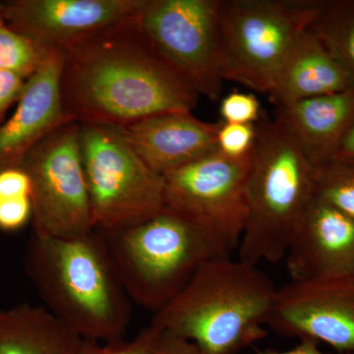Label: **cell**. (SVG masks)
Wrapping results in <instances>:
<instances>
[{
  "mask_svg": "<svg viewBox=\"0 0 354 354\" xmlns=\"http://www.w3.org/2000/svg\"><path fill=\"white\" fill-rule=\"evenodd\" d=\"M27 80L13 72L0 68V124L13 104L19 101Z\"/></svg>",
  "mask_w": 354,
  "mask_h": 354,
  "instance_id": "4316f807",
  "label": "cell"
},
{
  "mask_svg": "<svg viewBox=\"0 0 354 354\" xmlns=\"http://www.w3.org/2000/svg\"><path fill=\"white\" fill-rule=\"evenodd\" d=\"M309 30L341 65L354 90V0H322Z\"/></svg>",
  "mask_w": 354,
  "mask_h": 354,
  "instance_id": "d6986e66",
  "label": "cell"
},
{
  "mask_svg": "<svg viewBox=\"0 0 354 354\" xmlns=\"http://www.w3.org/2000/svg\"><path fill=\"white\" fill-rule=\"evenodd\" d=\"M251 158H230L218 150L164 176L165 208L201 228L230 255L239 249L245 227Z\"/></svg>",
  "mask_w": 354,
  "mask_h": 354,
  "instance_id": "9c48e42d",
  "label": "cell"
},
{
  "mask_svg": "<svg viewBox=\"0 0 354 354\" xmlns=\"http://www.w3.org/2000/svg\"><path fill=\"white\" fill-rule=\"evenodd\" d=\"M51 48L9 27L0 8V68L28 80L43 65Z\"/></svg>",
  "mask_w": 354,
  "mask_h": 354,
  "instance_id": "ffe728a7",
  "label": "cell"
},
{
  "mask_svg": "<svg viewBox=\"0 0 354 354\" xmlns=\"http://www.w3.org/2000/svg\"><path fill=\"white\" fill-rule=\"evenodd\" d=\"M221 122L176 111L113 128L151 169L165 176L216 152Z\"/></svg>",
  "mask_w": 354,
  "mask_h": 354,
  "instance_id": "5bb4252c",
  "label": "cell"
},
{
  "mask_svg": "<svg viewBox=\"0 0 354 354\" xmlns=\"http://www.w3.org/2000/svg\"><path fill=\"white\" fill-rule=\"evenodd\" d=\"M31 197L0 199V230L14 232L32 220Z\"/></svg>",
  "mask_w": 354,
  "mask_h": 354,
  "instance_id": "cb8c5ba5",
  "label": "cell"
},
{
  "mask_svg": "<svg viewBox=\"0 0 354 354\" xmlns=\"http://www.w3.org/2000/svg\"><path fill=\"white\" fill-rule=\"evenodd\" d=\"M145 0H11L2 2L6 24L48 48L138 15Z\"/></svg>",
  "mask_w": 354,
  "mask_h": 354,
  "instance_id": "7c38bea8",
  "label": "cell"
},
{
  "mask_svg": "<svg viewBox=\"0 0 354 354\" xmlns=\"http://www.w3.org/2000/svg\"><path fill=\"white\" fill-rule=\"evenodd\" d=\"M333 160L354 165V123L342 139Z\"/></svg>",
  "mask_w": 354,
  "mask_h": 354,
  "instance_id": "f1b7e54d",
  "label": "cell"
},
{
  "mask_svg": "<svg viewBox=\"0 0 354 354\" xmlns=\"http://www.w3.org/2000/svg\"><path fill=\"white\" fill-rule=\"evenodd\" d=\"M277 290L257 265L218 256L197 270L151 324L204 354H239L267 337Z\"/></svg>",
  "mask_w": 354,
  "mask_h": 354,
  "instance_id": "3957f363",
  "label": "cell"
},
{
  "mask_svg": "<svg viewBox=\"0 0 354 354\" xmlns=\"http://www.w3.org/2000/svg\"><path fill=\"white\" fill-rule=\"evenodd\" d=\"M221 121L234 124H257L261 120L259 100L252 93L232 92L221 102Z\"/></svg>",
  "mask_w": 354,
  "mask_h": 354,
  "instance_id": "603a6c76",
  "label": "cell"
},
{
  "mask_svg": "<svg viewBox=\"0 0 354 354\" xmlns=\"http://www.w3.org/2000/svg\"><path fill=\"white\" fill-rule=\"evenodd\" d=\"M160 333V329L150 324L132 341L121 339L106 344L109 346V354H153Z\"/></svg>",
  "mask_w": 354,
  "mask_h": 354,
  "instance_id": "d4e9b609",
  "label": "cell"
},
{
  "mask_svg": "<svg viewBox=\"0 0 354 354\" xmlns=\"http://www.w3.org/2000/svg\"><path fill=\"white\" fill-rule=\"evenodd\" d=\"M315 197L354 221V165L332 160L317 167Z\"/></svg>",
  "mask_w": 354,
  "mask_h": 354,
  "instance_id": "44dd1931",
  "label": "cell"
},
{
  "mask_svg": "<svg viewBox=\"0 0 354 354\" xmlns=\"http://www.w3.org/2000/svg\"><path fill=\"white\" fill-rule=\"evenodd\" d=\"M19 167L31 180L34 234L73 239L94 232L80 123L70 121L51 132L26 155Z\"/></svg>",
  "mask_w": 354,
  "mask_h": 354,
  "instance_id": "ba28073f",
  "label": "cell"
},
{
  "mask_svg": "<svg viewBox=\"0 0 354 354\" xmlns=\"http://www.w3.org/2000/svg\"><path fill=\"white\" fill-rule=\"evenodd\" d=\"M135 20L200 95L221 99L220 0H145Z\"/></svg>",
  "mask_w": 354,
  "mask_h": 354,
  "instance_id": "30bf717a",
  "label": "cell"
},
{
  "mask_svg": "<svg viewBox=\"0 0 354 354\" xmlns=\"http://www.w3.org/2000/svg\"><path fill=\"white\" fill-rule=\"evenodd\" d=\"M285 259L290 281L354 277V221L314 197Z\"/></svg>",
  "mask_w": 354,
  "mask_h": 354,
  "instance_id": "9a60e30c",
  "label": "cell"
},
{
  "mask_svg": "<svg viewBox=\"0 0 354 354\" xmlns=\"http://www.w3.org/2000/svg\"><path fill=\"white\" fill-rule=\"evenodd\" d=\"M353 88L346 72L316 35L306 30L286 53L270 90L277 109Z\"/></svg>",
  "mask_w": 354,
  "mask_h": 354,
  "instance_id": "e0dca14e",
  "label": "cell"
},
{
  "mask_svg": "<svg viewBox=\"0 0 354 354\" xmlns=\"http://www.w3.org/2000/svg\"><path fill=\"white\" fill-rule=\"evenodd\" d=\"M106 346H108V353H106V354H109V344H106Z\"/></svg>",
  "mask_w": 354,
  "mask_h": 354,
  "instance_id": "4dcf8cb0",
  "label": "cell"
},
{
  "mask_svg": "<svg viewBox=\"0 0 354 354\" xmlns=\"http://www.w3.org/2000/svg\"><path fill=\"white\" fill-rule=\"evenodd\" d=\"M102 234L132 304L153 313L206 261L230 255L204 230L165 207L144 223Z\"/></svg>",
  "mask_w": 354,
  "mask_h": 354,
  "instance_id": "5b68a950",
  "label": "cell"
},
{
  "mask_svg": "<svg viewBox=\"0 0 354 354\" xmlns=\"http://www.w3.org/2000/svg\"><path fill=\"white\" fill-rule=\"evenodd\" d=\"M256 137V124H234L221 121L216 136L218 152L230 158L247 157L253 152Z\"/></svg>",
  "mask_w": 354,
  "mask_h": 354,
  "instance_id": "7402d4cb",
  "label": "cell"
},
{
  "mask_svg": "<svg viewBox=\"0 0 354 354\" xmlns=\"http://www.w3.org/2000/svg\"><path fill=\"white\" fill-rule=\"evenodd\" d=\"M276 118L317 169L334 160L354 123V90L293 102L278 109Z\"/></svg>",
  "mask_w": 354,
  "mask_h": 354,
  "instance_id": "2e32d148",
  "label": "cell"
},
{
  "mask_svg": "<svg viewBox=\"0 0 354 354\" xmlns=\"http://www.w3.org/2000/svg\"><path fill=\"white\" fill-rule=\"evenodd\" d=\"M256 129L239 259L278 264L315 197V169L277 118H261Z\"/></svg>",
  "mask_w": 354,
  "mask_h": 354,
  "instance_id": "277c9868",
  "label": "cell"
},
{
  "mask_svg": "<svg viewBox=\"0 0 354 354\" xmlns=\"http://www.w3.org/2000/svg\"><path fill=\"white\" fill-rule=\"evenodd\" d=\"M80 147L95 230L134 227L165 209L164 176L113 127L80 123Z\"/></svg>",
  "mask_w": 354,
  "mask_h": 354,
  "instance_id": "52a82bcc",
  "label": "cell"
},
{
  "mask_svg": "<svg viewBox=\"0 0 354 354\" xmlns=\"http://www.w3.org/2000/svg\"><path fill=\"white\" fill-rule=\"evenodd\" d=\"M24 267L44 308L70 330L104 344L123 339L133 304L102 232L73 239L32 232Z\"/></svg>",
  "mask_w": 354,
  "mask_h": 354,
  "instance_id": "7a4b0ae2",
  "label": "cell"
},
{
  "mask_svg": "<svg viewBox=\"0 0 354 354\" xmlns=\"http://www.w3.org/2000/svg\"><path fill=\"white\" fill-rule=\"evenodd\" d=\"M108 346L85 339L44 306L0 307V354H106Z\"/></svg>",
  "mask_w": 354,
  "mask_h": 354,
  "instance_id": "ac0fdd59",
  "label": "cell"
},
{
  "mask_svg": "<svg viewBox=\"0 0 354 354\" xmlns=\"http://www.w3.org/2000/svg\"><path fill=\"white\" fill-rule=\"evenodd\" d=\"M153 354H204L192 342L172 334L167 330H160Z\"/></svg>",
  "mask_w": 354,
  "mask_h": 354,
  "instance_id": "83f0119b",
  "label": "cell"
},
{
  "mask_svg": "<svg viewBox=\"0 0 354 354\" xmlns=\"http://www.w3.org/2000/svg\"><path fill=\"white\" fill-rule=\"evenodd\" d=\"M257 354H332L323 353L319 348L318 344L310 341H301L295 348L290 349V351H258ZM339 354H354V353H339Z\"/></svg>",
  "mask_w": 354,
  "mask_h": 354,
  "instance_id": "f546056e",
  "label": "cell"
},
{
  "mask_svg": "<svg viewBox=\"0 0 354 354\" xmlns=\"http://www.w3.org/2000/svg\"><path fill=\"white\" fill-rule=\"evenodd\" d=\"M62 48H51L43 65L28 79L10 118L0 124V171L19 167L26 155L51 132L72 120L60 93Z\"/></svg>",
  "mask_w": 354,
  "mask_h": 354,
  "instance_id": "4fadbf2b",
  "label": "cell"
},
{
  "mask_svg": "<svg viewBox=\"0 0 354 354\" xmlns=\"http://www.w3.org/2000/svg\"><path fill=\"white\" fill-rule=\"evenodd\" d=\"M267 327L354 353V277L290 281L277 290Z\"/></svg>",
  "mask_w": 354,
  "mask_h": 354,
  "instance_id": "8fae6325",
  "label": "cell"
},
{
  "mask_svg": "<svg viewBox=\"0 0 354 354\" xmlns=\"http://www.w3.org/2000/svg\"><path fill=\"white\" fill-rule=\"evenodd\" d=\"M322 0H220L223 80L269 94L286 53L316 19Z\"/></svg>",
  "mask_w": 354,
  "mask_h": 354,
  "instance_id": "8992f818",
  "label": "cell"
},
{
  "mask_svg": "<svg viewBox=\"0 0 354 354\" xmlns=\"http://www.w3.org/2000/svg\"><path fill=\"white\" fill-rule=\"evenodd\" d=\"M30 177L21 167H12L0 171V199L31 197Z\"/></svg>",
  "mask_w": 354,
  "mask_h": 354,
  "instance_id": "484cf974",
  "label": "cell"
},
{
  "mask_svg": "<svg viewBox=\"0 0 354 354\" xmlns=\"http://www.w3.org/2000/svg\"><path fill=\"white\" fill-rule=\"evenodd\" d=\"M136 18V17H135ZM135 18L65 46L60 93L83 124L120 127L165 113H192L199 93Z\"/></svg>",
  "mask_w": 354,
  "mask_h": 354,
  "instance_id": "6da1fadb",
  "label": "cell"
},
{
  "mask_svg": "<svg viewBox=\"0 0 354 354\" xmlns=\"http://www.w3.org/2000/svg\"><path fill=\"white\" fill-rule=\"evenodd\" d=\"M2 6V2H0V8H1Z\"/></svg>",
  "mask_w": 354,
  "mask_h": 354,
  "instance_id": "1f68e13d",
  "label": "cell"
}]
</instances>
